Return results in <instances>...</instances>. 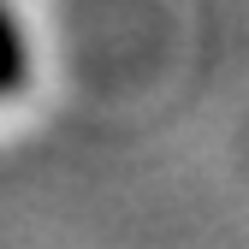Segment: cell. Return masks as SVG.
Masks as SVG:
<instances>
[{
	"mask_svg": "<svg viewBox=\"0 0 249 249\" xmlns=\"http://www.w3.org/2000/svg\"><path fill=\"white\" fill-rule=\"evenodd\" d=\"M30 77V59H24V36H18V24L12 12L0 6V95H18Z\"/></svg>",
	"mask_w": 249,
	"mask_h": 249,
	"instance_id": "1",
	"label": "cell"
}]
</instances>
